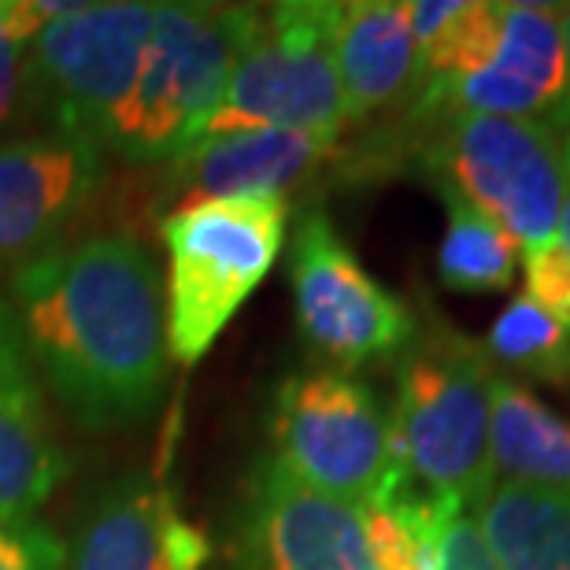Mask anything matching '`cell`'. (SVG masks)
Listing matches in <instances>:
<instances>
[{"label":"cell","instance_id":"cell-1","mask_svg":"<svg viewBox=\"0 0 570 570\" xmlns=\"http://www.w3.org/2000/svg\"><path fill=\"white\" fill-rule=\"evenodd\" d=\"M8 304L30 363L86 433L153 412L170 352L153 253L127 234H94L11 271Z\"/></svg>","mask_w":570,"mask_h":570},{"label":"cell","instance_id":"cell-2","mask_svg":"<svg viewBox=\"0 0 570 570\" xmlns=\"http://www.w3.org/2000/svg\"><path fill=\"white\" fill-rule=\"evenodd\" d=\"M497 367L485 345L433 323L412 337L396 363L390 415L393 460L407 485L426 497L478 508L497 482L489 460V412Z\"/></svg>","mask_w":570,"mask_h":570},{"label":"cell","instance_id":"cell-3","mask_svg":"<svg viewBox=\"0 0 570 570\" xmlns=\"http://www.w3.org/2000/svg\"><path fill=\"white\" fill-rule=\"evenodd\" d=\"M289 230V200L230 197L175 208L159 223L167 248V352L193 367L271 275Z\"/></svg>","mask_w":570,"mask_h":570},{"label":"cell","instance_id":"cell-4","mask_svg":"<svg viewBox=\"0 0 570 570\" xmlns=\"http://www.w3.org/2000/svg\"><path fill=\"white\" fill-rule=\"evenodd\" d=\"M407 130V156L452 193L489 215L522 248L560 237L567 197L563 130L538 119L441 116Z\"/></svg>","mask_w":570,"mask_h":570},{"label":"cell","instance_id":"cell-5","mask_svg":"<svg viewBox=\"0 0 570 570\" xmlns=\"http://www.w3.org/2000/svg\"><path fill=\"white\" fill-rule=\"evenodd\" d=\"M248 4H156L138 86L108 130L105 148L122 164H167L204 138L256 30Z\"/></svg>","mask_w":570,"mask_h":570},{"label":"cell","instance_id":"cell-6","mask_svg":"<svg viewBox=\"0 0 570 570\" xmlns=\"http://www.w3.org/2000/svg\"><path fill=\"white\" fill-rule=\"evenodd\" d=\"M275 460L323 497L371 508L412 489L393 460L390 412L352 371H307L278 385L271 412Z\"/></svg>","mask_w":570,"mask_h":570},{"label":"cell","instance_id":"cell-7","mask_svg":"<svg viewBox=\"0 0 570 570\" xmlns=\"http://www.w3.org/2000/svg\"><path fill=\"white\" fill-rule=\"evenodd\" d=\"M337 11L341 4L326 0H285L259 8L256 30L237 56L204 138L234 130H301L345 138L352 127L334 56Z\"/></svg>","mask_w":570,"mask_h":570},{"label":"cell","instance_id":"cell-8","mask_svg":"<svg viewBox=\"0 0 570 570\" xmlns=\"http://www.w3.org/2000/svg\"><path fill=\"white\" fill-rule=\"evenodd\" d=\"M156 4L108 0L52 19L30 49V105L45 134L105 148L138 86Z\"/></svg>","mask_w":570,"mask_h":570},{"label":"cell","instance_id":"cell-9","mask_svg":"<svg viewBox=\"0 0 570 570\" xmlns=\"http://www.w3.org/2000/svg\"><path fill=\"white\" fill-rule=\"evenodd\" d=\"M289 282L301 337L337 371L401 356L412 345L415 312L360 264L326 212L312 208L296 219Z\"/></svg>","mask_w":570,"mask_h":570},{"label":"cell","instance_id":"cell-10","mask_svg":"<svg viewBox=\"0 0 570 570\" xmlns=\"http://www.w3.org/2000/svg\"><path fill=\"white\" fill-rule=\"evenodd\" d=\"M570 108V60L563 4L508 0L500 4V41L482 71L426 82L404 127H426L441 116L538 119L563 130Z\"/></svg>","mask_w":570,"mask_h":570},{"label":"cell","instance_id":"cell-11","mask_svg":"<svg viewBox=\"0 0 570 570\" xmlns=\"http://www.w3.org/2000/svg\"><path fill=\"white\" fill-rule=\"evenodd\" d=\"M237 563L242 570H379L363 508L301 485L275 460L259 463L248 485Z\"/></svg>","mask_w":570,"mask_h":570},{"label":"cell","instance_id":"cell-12","mask_svg":"<svg viewBox=\"0 0 570 570\" xmlns=\"http://www.w3.org/2000/svg\"><path fill=\"white\" fill-rule=\"evenodd\" d=\"M105 181V148L19 134L0 141V275L52 253Z\"/></svg>","mask_w":570,"mask_h":570},{"label":"cell","instance_id":"cell-13","mask_svg":"<svg viewBox=\"0 0 570 570\" xmlns=\"http://www.w3.org/2000/svg\"><path fill=\"white\" fill-rule=\"evenodd\" d=\"M345 138L301 130L208 134L181 156L167 159L164 197L175 200V208L230 197L289 200L293 193L312 186L326 170H345L348 175Z\"/></svg>","mask_w":570,"mask_h":570},{"label":"cell","instance_id":"cell-14","mask_svg":"<svg viewBox=\"0 0 570 570\" xmlns=\"http://www.w3.org/2000/svg\"><path fill=\"white\" fill-rule=\"evenodd\" d=\"M208 560V533L186 519L175 489L153 474H130L89 511L71 570H204Z\"/></svg>","mask_w":570,"mask_h":570},{"label":"cell","instance_id":"cell-15","mask_svg":"<svg viewBox=\"0 0 570 570\" xmlns=\"http://www.w3.org/2000/svg\"><path fill=\"white\" fill-rule=\"evenodd\" d=\"M337 78L345 94L348 127H401L426 89L407 4L352 0L337 11Z\"/></svg>","mask_w":570,"mask_h":570},{"label":"cell","instance_id":"cell-16","mask_svg":"<svg viewBox=\"0 0 570 570\" xmlns=\"http://www.w3.org/2000/svg\"><path fill=\"white\" fill-rule=\"evenodd\" d=\"M63 474L67 455L49 423L45 385L16 312L0 301V522L30 519Z\"/></svg>","mask_w":570,"mask_h":570},{"label":"cell","instance_id":"cell-17","mask_svg":"<svg viewBox=\"0 0 570 570\" xmlns=\"http://www.w3.org/2000/svg\"><path fill=\"white\" fill-rule=\"evenodd\" d=\"M471 515L497 570H570V493L497 478Z\"/></svg>","mask_w":570,"mask_h":570},{"label":"cell","instance_id":"cell-18","mask_svg":"<svg viewBox=\"0 0 570 570\" xmlns=\"http://www.w3.org/2000/svg\"><path fill=\"white\" fill-rule=\"evenodd\" d=\"M489 460L504 482L570 493V423L527 385L497 374L489 412Z\"/></svg>","mask_w":570,"mask_h":570},{"label":"cell","instance_id":"cell-19","mask_svg":"<svg viewBox=\"0 0 570 570\" xmlns=\"http://www.w3.org/2000/svg\"><path fill=\"white\" fill-rule=\"evenodd\" d=\"M426 82L460 78L493 60L500 41V0H415L407 4Z\"/></svg>","mask_w":570,"mask_h":570},{"label":"cell","instance_id":"cell-20","mask_svg":"<svg viewBox=\"0 0 570 570\" xmlns=\"http://www.w3.org/2000/svg\"><path fill=\"white\" fill-rule=\"evenodd\" d=\"M449 226L441 237L438 271L441 282L455 293H500L515 282L519 271V242L508 230L463 204L452 193H441Z\"/></svg>","mask_w":570,"mask_h":570},{"label":"cell","instance_id":"cell-21","mask_svg":"<svg viewBox=\"0 0 570 570\" xmlns=\"http://www.w3.org/2000/svg\"><path fill=\"white\" fill-rule=\"evenodd\" d=\"M485 352L493 363L519 371L522 379L570 390V334L541 312L527 293L508 301L497 323L489 326Z\"/></svg>","mask_w":570,"mask_h":570},{"label":"cell","instance_id":"cell-22","mask_svg":"<svg viewBox=\"0 0 570 570\" xmlns=\"http://www.w3.org/2000/svg\"><path fill=\"white\" fill-rule=\"evenodd\" d=\"M49 27L38 0H0V141L33 119L30 105V49Z\"/></svg>","mask_w":570,"mask_h":570},{"label":"cell","instance_id":"cell-23","mask_svg":"<svg viewBox=\"0 0 570 570\" xmlns=\"http://www.w3.org/2000/svg\"><path fill=\"white\" fill-rule=\"evenodd\" d=\"M519 259L527 275V296L570 334V248L563 237L522 248Z\"/></svg>","mask_w":570,"mask_h":570},{"label":"cell","instance_id":"cell-24","mask_svg":"<svg viewBox=\"0 0 570 570\" xmlns=\"http://www.w3.org/2000/svg\"><path fill=\"white\" fill-rule=\"evenodd\" d=\"M430 570H497L474 515L455 500L438 497V533H433Z\"/></svg>","mask_w":570,"mask_h":570},{"label":"cell","instance_id":"cell-25","mask_svg":"<svg viewBox=\"0 0 570 570\" xmlns=\"http://www.w3.org/2000/svg\"><path fill=\"white\" fill-rule=\"evenodd\" d=\"M67 544L38 519L0 522V570H63Z\"/></svg>","mask_w":570,"mask_h":570},{"label":"cell","instance_id":"cell-26","mask_svg":"<svg viewBox=\"0 0 570 570\" xmlns=\"http://www.w3.org/2000/svg\"><path fill=\"white\" fill-rule=\"evenodd\" d=\"M563 141H567V197H563V219H560V237H563V245L570 248V130L563 134Z\"/></svg>","mask_w":570,"mask_h":570},{"label":"cell","instance_id":"cell-27","mask_svg":"<svg viewBox=\"0 0 570 570\" xmlns=\"http://www.w3.org/2000/svg\"><path fill=\"white\" fill-rule=\"evenodd\" d=\"M563 33H567V60H570V4H563ZM570 130V108H567V122H563V134Z\"/></svg>","mask_w":570,"mask_h":570}]
</instances>
